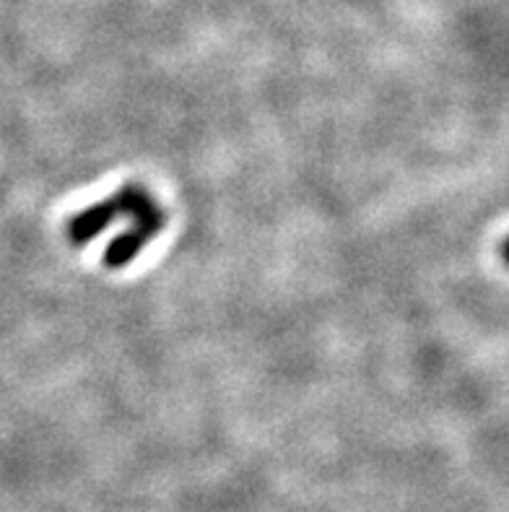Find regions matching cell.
<instances>
[{"label":"cell","mask_w":509,"mask_h":512,"mask_svg":"<svg viewBox=\"0 0 509 512\" xmlns=\"http://www.w3.org/2000/svg\"><path fill=\"white\" fill-rule=\"evenodd\" d=\"M117 216H125V208L120 195L115 193L107 201L94 203V206H89L78 216H73L71 224H68V237H71L73 245H86V242L94 240L97 234H102L104 229L110 227Z\"/></svg>","instance_id":"1"},{"label":"cell","mask_w":509,"mask_h":512,"mask_svg":"<svg viewBox=\"0 0 509 512\" xmlns=\"http://www.w3.org/2000/svg\"><path fill=\"white\" fill-rule=\"evenodd\" d=\"M149 240H151L149 234L143 232V229H136V227L125 234H117L115 240L107 245V250H104V266L107 268L128 266L130 260L141 253L143 245H146Z\"/></svg>","instance_id":"2"}]
</instances>
